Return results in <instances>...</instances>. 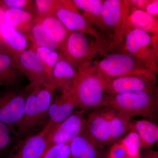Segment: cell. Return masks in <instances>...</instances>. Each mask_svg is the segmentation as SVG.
<instances>
[{
  "label": "cell",
  "mask_w": 158,
  "mask_h": 158,
  "mask_svg": "<svg viewBox=\"0 0 158 158\" xmlns=\"http://www.w3.org/2000/svg\"><path fill=\"white\" fill-rule=\"evenodd\" d=\"M23 120L16 131L17 140L36 134L48 121V111L55 90L41 87L29 90Z\"/></svg>",
  "instance_id": "cell-1"
},
{
  "label": "cell",
  "mask_w": 158,
  "mask_h": 158,
  "mask_svg": "<svg viewBox=\"0 0 158 158\" xmlns=\"http://www.w3.org/2000/svg\"><path fill=\"white\" fill-rule=\"evenodd\" d=\"M106 107L128 116H139L154 120L158 115L157 89L134 91L108 95Z\"/></svg>",
  "instance_id": "cell-2"
},
{
  "label": "cell",
  "mask_w": 158,
  "mask_h": 158,
  "mask_svg": "<svg viewBox=\"0 0 158 158\" xmlns=\"http://www.w3.org/2000/svg\"><path fill=\"white\" fill-rule=\"evenodd\" d=\"M78 69L72 92L78 110L85 113L105 107L108 96L105 92L106 81L91 65Z\"/></svg>",
  "instance_id": "cell-3"
},
{
  "label": "cell",
  "mask_w": 158,
  "mask_h": 158,
  "mask_svg": "<svg viewBox=\"0 0 158 158\" xmlns=\"http://www.w3.org/2000/svg\"><path fill=\"white\" fill-rule=\"evenodd\" d=\"M88 36L70 31L65 45L59 51L60 56L80 69L90 67L94 59L111 49L110 42L93 40Z\"/></svg>",
  "instance_id": "cell-4"
},
{
  "label": "cell",
  "mask_w": 158,
  "mask_h": 158,
  "mask_svg": "<svg viewBox=\"0 0 158 158\" xmlns=\"http://www.w3.org/2000/svg\"><path fill=\"white\" fill-rule=\"evenodd\" d=\"M124 39L127 52L156 73L158 72V34L133 29L127 26Z\"/></svg>",
  "instance_id": "cell-5"
},
{
  "label": "cell",
  "mask_w": 158,
  "mask_h": 158,
  "mask_svg": "<svg viewBox=\"0 0 158 158\" xmlns=\"http://www.w3.org/2000/svg\"><path fill=\"white\" fill-rule=\"evenodd\" d=\"M91 66L106 81L126 76L156 73L126 53L105 55L102 59L94 62Z\"/></svg>",
  "instance_id": "cell-6"
},
{
  "label": "cell",
  "mask_w": 158,
  "mask_h": 158,
  "mask_svg": "<svg viewBox=\"0 0 158 158\" xmlns=\"http://www.w3.org/2000/svg\"><path fill=\"white\" fill-rule=\"evenodd\" d=\"M131 11L129 1H103L102 17L111 42V48L120 44L124 40Z\"/></svg>",
  "instance_id": "cell-7"
},
{
  "label": "cell",
  "mask_w": 158,
  "mask_h": 158,
  "mask_svg": "<svg viewBox=\"0 0 158 158\" xmlns=\"http://www.w3.org/2000/svg\"><path fill=\"white\" fill-rule=\"evenodd\" d=\"M54 15L71 32H78L93 37L100 41L111 43L107 37L90 24L77 9L72 1H55Z\"/></svg>",
  "instance_id": "cell-8"
},
{
  "label": "cell",
  "mask_w": 158,
  "mask_h": 158,
  "mask_svg": "<svg viewBox=\"0 0 158 158\" xmlns=\"http://www.w3.org/2000/svg\"><path fill=\"white\" fill-rule=\"evenodd\" d=\"M14 88L0 92V121L6 123L15 133L23 120L29 90Z\"/></svg>",
  "instance_id": "cell-9"
},
{
  "label": "cell",
  "mask_w": 158,
  "mask_h": 158,
  "mask_svg": "<svg viewBox=\"0 0 158 158\" xmlns=\"http://www.w3.org/2000/svg\"><path fill=\"white\" fill-rule=\"evenodd\" d=\"M86 123L85 112L76 110L64 121L51 128L47 137L48 148L55 144H69L85 131Z\"/></svg>",
  "instance_id": "cell-10"
},
{
  "label": "cell",
  "mask_w": 158,
  "mask_h": 158,
  "mask_svg": "<svg viewBox=\"0 0 158 158\" xmlns=\"http://www.w3.org/2000/svg\"><path fill=\"white\" fill-rule=\"evenodd\" d=\"M53 126L48 121L38 132L17 140L6 158H41L48 148V135Z\"/></svg>",
  "instance_id": "cell-11"
},
{
  "label": "cell",
  "mask_w": 158,
  "mask_h": 158,
  "mask_svg": "<svg viewBox=\"0 0 158 158\" xmlns=\"http://www.w3.org/2000/svg\"><path fill=\"white\" fill-rule=\"evenodd\" d=\"M16 59L23 75L30 82L28 86L26 87L27 89L31 90L41 87H52L44 65L35 50H26Z\"/></svg>",
  "instance_id": "cell-12"
},
{
  "label": "cell",
  "mask_w": 158,
  "mask_h": 158,
  "mask_svg": "<svg viewBox=\"0 0 158 158\" xmlns=\"http://www.w3.org/2000/svg\"><path fill=\"white\" fill-rule=\"evenodd\" d=\"M156 73L126 76L107 81L105 92L113 95L128 91H152L156 88Z\"/></svg>",
  "instance_id": "cell-13"
},
{
  "label": "cell",
  "mask_w": 158,
  "mask_h": 158,
  "mask_svg": "<svg viewBox=\"0 0 158 158\" xmlns=\"http://www.w3.org/2000/svg\"><path fill=\"white\" fill-rule=\"evenodd\" d=\"M86 120L85 132L94 144L100 148L111 144L110 125L104 107L90 111Z\"/></svg>",
  "instance_id": "cell-14"
},
{
  "label": "cell",
  "mask_w": 158,
  "mask_h": 158,
  "mask_svg": "<svg viewBox=\"0 0 158 158\" xmlns=\"http://www.w3.org/2000/svg\"><path fill=\"white\" fill-rule=\"evenodd\" d=\"M78 75V69L59 56L52 72V86L61 93H72Z\"/></svg>",
  "instance_id": "cell-15"
},
{
  "label": "cell",
  "mask_w": 158,
  "mask_h": 158,
  "mask_svg": "<svg viewBox=\"0 0 158 158\" xmlns=\"http://www.w3.org/2000/svg\"><path fill=\"white\" fill-rule=\"evenodd\" d=\"M78 109L72 93H62L59 97L53 99L49 108L48 121L53 126L61 123Z\"/></svg>",
  "instance_id": "cell-16"
},
{
  "label": "cell",
  "mask_w": 158,
  "mask_h": 158,
  "mask_svg": "<svg viewBox=\"0 0 158 158\" xmlns=\"http://www.w3.org/2000/svg\"><path fill=\"white\" fill-rule=\"evenodd\" d=\"M74 6L90 24L110 40L102 17V10L103 1L102 0H73Z\"/></svg>",
  "instance_id": "cell-17"
},
{
  "label": "cell",
  "mask_w": 158,
  "mask_h": 158,
  "mask_svg": "<svg viewBox=\"0 0 158 158\" xmlns=\"http://www.w3.org/2000/svg\"><path fill=\"white\" fill-rule=\"evenodd\" d=\"M23 75L17 59L8 53H0V87H16Z\"/></svg>",
  "instance_id": "cell-18"
},
{
  "label": "cell",
  "mask_w": 158,
  "mask_h": 158,
  "mask_svg": "<svg viewBox=\"0 0 158 158\" xmlns=\"http://www.w3.org/2000/svg\"><path fill=\"white\" fill-rule=\"evenodd\" d=\"M0 37L7 52L15 58L27 48L26 37L16 28L6 22L0 24Z\"/></svg>",
  "instance_id": "cell-19"
},
{
  "label": "cell",
  "mask_w": 158,
  "mask_h": 158,
  "mask_svg": "<svg viewBox=\"0 0 158 158\" xmlns=\"http://www.w3.org/2000/svg\"><path fill=\"white\" fill-rule=\"evenodd\" d=\"M41 27L46 35L58 46L59 50L65 45L70 31L54 15L39 18Z\"/></svg>",
  "instance_id": "cell-20"
},
{
  "label": "cell",
  "mask_w": 158,
  "mask_h": 158,
  "mask_svg": "<svg viewBox=\"0 0 158 158\" xmlns=\"http://www.w3.org/2000/svg\"><path fill=\"white\" fill-rule=\"evenodd\" d=\"M71 158H100L99 148L89 139L85 132L74 138L70 143Z\"/></svg>",
  "instance_id": "cell-21"
},
{
  "label": "cell",
  "mask_w": 158,
  "mask_h": 158,
  "mask_svg": "<svg viewBox=\"0 0 158 158\" xmlns=\"http://www.w3.org/2000/svg\"><path fill=\"white\" fill-rule=\"evenodd\" d=\"M110 125L111 144L118 141L130 131L131 118L116 110L104 107Z\"/></svg>",
  "instance_id": "cell-22"
},
{
  "label": "cell",
  "mask_w": 158,
  "mask_h": 158,
  "mask_svg": "<svg viewBox=\"0 0 158 158\" xmlns=\"http://www.w3.org/2000/svg\"><path fill=\"white\" fill-rule=\"evenodd\" d=\"M130 130L135 131L139 135L141 148H151L158 141V126L150 120L142 119L131 121Z\"/></svg>",
  "instance_id": "cell-23"
},
{
  "label": "cell",
  "mask_w": 158,
  "mask_h": 158,
  "mask_svg": "<svg viewBox=\"0 0 158 158\" xmlns=\"http://www.w3.org/2000/svg\"><path fill=\"white\" fill-rule=\"evenodd\" d=\"M158 20L145 11L139 9H131L127 26L133 29H139L152 34H158Z\"/></svg>",
  "instance_id": "cell-24"
},
{
  "label": "cell",
  "mask_w": 158,
  "mask_h": 158,
  "mask_svg": "<svg viewBox=\"0 0 158 158\" xmlns=\"http://www.w3.org/2000/svg\"><path fill=\"white\" fill-rule=\"evenodd\" d=\"M17 139L15 133L0 121V158H6Z\"/></svg>",
  "instance_id": "cell-25"
},
{
  "label": "cell",
  "mask_w": 158,
  "mask_h": 158,
  "mask_svg": "<svg viewBox=\"0 0 158 158\" xmlns=\"http://www.w3.org/2000/svg\"><path fill=\"white\" fill-rule=\"evenodd\" d=\"M35 51L44 65L50 84L51 87H52V72L55 64L59 60L60 56L59 53L47 48L40 47H37Z\"/></svg>",
  "instance_id": "cell-26"
},
{
  "label": "cell",
  "mask_w": 158,
  "mask_h": 158,
  "mask_svg": "<svg viewBox=\"0 0 158 158\" xmlns=\"http://www.w3.org/2000/svg\"><path fill=\"white\" fill-rule=\"evenodd\" d=\"M4 21L9 25L15 28L32 20V15L23 9H5L3 14Z\"/></svg>",
  "instance_id": "cell-27"
},
{
  "label": "cell",
  "mask_w": 158,
  "mask_h": 158,
  "mask_svg": "<svg viewBox=\"0 0 158 158\" xmlns=\"http://www.w3.org/2000/svg\"><path fill=\"white\" fill-rule=\"evenodd\" d=\"M120 141L125 148L129 158H140L141 141L138 133L130 130Z\"/></svg>",
  "instance_id": "cell-28"
},
{
  "label": "cell",
  "mask_w": 158,
  "mask_h": 158,
  "mask_svg": "<svg viewBox=\"0 0 158 158\" xmlns=\"http://www.w3.org/2000/svg\"><path fill=\"white\" fill-rule=\"evenodd\" d=\"M31 33L35 44L37 47L47 48L56 51L59 50L57 44L49 39L44 32L39 19L32 25Z\"/></svg>",
  "instance_id": "cell-29"
},
{
  "label": "cell",
  "mask_w": 158,
  "mask_h": 158,
  "mask_svg": "<svg viewBox=\"0 0 158 158\" xmlns=\"http://www.w3.org/2000/svg\"><path fill=\"white\" fill-rule=\"evenodd\" d=\"M41 158H71L69 144H57L50 146Z\"/></svg>",
  "instance_id": "cell-30"
},
{
  "label": "cell",
  "mask_w": 158,
  "mask_h": 158,
  "mask_svg": "<svg viewBox=\"0 0 158 158\" xmlns=\"http://www.w3.org/2000/svg\"><path fill=\"white\" fill-rule=\"evenodd\" d=\"M35 2L40 18L54 15L55 1L36 0Z\"/></svg>",
  "instance_id": "cell-31"
},
{
  "label": "cell",
  "mask_w": 158,
  "mask_h": 158,
  "mask_svg": "<svg viewBox=\"0 0 158 158\" xmlns=\"http://www.w3.org/2000/svg\"><path fill=\"white\" fill-rule=\"evenodd\" d=\"M109 158H129L127 151L121 141L113 144L110 148Z\"/></svg>",
  "instance_id": "cell-32"
},
{
  "label": "cell",
  "mask_w": 158,
  "mask_h": 158,
  "mask_svg": "<svg viewBox=\"0 0 158 158\" xmlns=\"http://www.w3.org/2000/svg\"><path fill=\"white\" fill-rule=\"evenodd\" d=\"M30 2L27 0H4L0 1V8L22 9L28 5Z\"/></svg>",
  "instance_id": "cell-33"
},
{
  "label": "cell",
  "mask_w": 158,
  "mask_h": 158,
  "mask_svg": "<svg viewBox=\"0 0 158 158\" xmlns=\"http://www.w3.org/2000/svg\"><path fill=\"white\" fill-rule=\"evenodd\" d=\"M145 11L148 14L155 17L158 14V1H150L145 8Z\"/></svg>",
  "instance_id": "cell-34"
},
{
  "label": "cell",
  "mask_w": 158,
  "mask_h": 158,
  "mask_svg": "<svg viewBox=\"0 0 158 158\" xmlns=\"http://www.w3.org/2000/svg\"><path fill=\"white\" fill-rule=\"evenodd\" d=\"M142 158H158V153L157 152L148 150L145 152Z\"/></svg>",
  "instance_id": "cell-35"
},
{
  "label": "cell",
  "mask_w": 158,
  "mask_h": 158,
  "mask_svg": "<svg viewBox=\"0 0 158 158\" xmlns=\"http://www.w3.org/2000/svg\"><path fill=\"white\" fill-rule=\"evenodd\" d=\"M0 53H8L3 44L1 37H0Z\"/></svg>",
  "instance_id": "cell-36"
}]
</instances>
